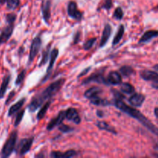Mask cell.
Returning a JSON list of instances; mask_svg holds the SVG:
<instances>
[{
  "label": "cell",
  "instance_id": "6da1fadb",
  "mask_svg": "<svg viewBox=\"0 0 158 158\" xmlns=\"http://www.w3.org/2000/svg\"><path fill=\"white\" fill-rule=\"evenodd\" d=\"M114 105H115L119 110H120L123 111V113H125V114H127V115H129L130 117H133V118L138 120V121L140 122L143 126H144L148 131H151L152 134H154V135H156L158 137V128L155 126V125L153 124L151 122V120H148L142 113H140V111L137 110V109H134V107H131V106L127 105L126 103L123 101V100H116L115 99V100H114Z\"/></svg>",
  "mask_w": 158,
  "mask_h": 158
},
{
  "label": "cell",
  "instance_id": "7a4b0ae2",
  "mask_svg": "<svg viewBox=\"0 0 158 158\" xmlns=\"http://www.w3.org/2000/svg\"><path fill=\"white\" fill-rule=\"evenodd\" d=\"M65 83L64 79H60V80H56V81L53 82L51 83L48 87H46L44 89L43 92L39 95L35 96L29 105L28 106L29 111L30 112H35L37 109L40 107L46 100H49L52 97H53L60 89L62 86H63Z\"/></svg>",
  "mask_w": 158,
  "mask_h": 158
},
{
  "label": "cell",
  "instance_id": "3957f363",
  "mask_svg": "<svg viewBox=\"0 0 158 158\" xmlns=\"http://www.w3.org/2000/svg\"><path fill=\"white\" fill-rule=\"evenodd\" d=\"M17 134L16 131H13L10 136L9 137L8 140L5 143L4 146H3L2 149L1 151V157H8L12 154L13 151L15 148V144H16L17 141Z\"/></svg>",
  "mask_w": 158,
  "mask_h": 158
},
{
  "label": "cell",
  "instance_id": "277c9868",
  "mask_svg": "<svg viewBox=\"0 0 158 158\" xmlns=\"http://www.w3.org/2000/svg\"><path fill=\"white\" fill-rule=\"evenodd\" d=\"M41 45L42 40L40 39V36L35 37L33 40V41H32V44H31L30 52H29V64H30L33 61L35 57L39 53V52L40 50V48H41Z\"/></svg>",
  "mask_w": 158,
  "mask_h": 158
},
{
  "label": "cell",
  "instance_id": "5b68a950",
  "mask_svg": "<svg viewBox=\"0 0 158 158\" xmlns=\"http://www.w3.org/2000/svg\"><path fill=\"white\" fill-rule=\"evenodd\" d=\"M32 143H33V137L23 139L19 142V143L18 145V148L16 149V151H18V153L19 154V155H25L30 150Z\"/></svg>",
  "mask_w": 158,
  "mask_h": 158
},
{
  "label": "cell",
  "instance_id": "8992f818",
  "mask_svg": "<svg viewBox=\"0 0 158 158\" xmlns=\"http://www.w3.org/2000/svg\"><path fill=\"white\" fill-rule=\"evenodd\" d=\"M92 82H96L98 83H103V84H107L106 79L103 76V72H97L95 73L92 74L89 77L85 79L83 81V84H88Z\"/></svg>",
  "mask_w": 158,
  "mask_h": 158
},
{
  "label": "cell",
  "instance_id": "52a82bcc",
  "mask_svg": "<svg viewBox=\"0 0 158 158\" xmlns=\"http://www.w3.org/2000/svg\"><path fill=\"white\" fill-rule=\"evenodd\" d=\"M14 23H8L7 26L0 32V45L6 43L12 36L13 32Z\"/></svg>",
  "mask_w": 158,
  "mask_h": 158
},
{
  "label": "cell",
  "instance_id": "ba28073f",
  "mask_svg": "<svg viewBox=\"0 0 158 158\" xmlns=\"http://www.w3.org/2000/svg\"><path fill=\"white\" fill-rule=\"evenodd\" d=\"M67 12L68 15L71 17V18L77 20H80L83 16V14L82 12H80V11L77 9V3L75 2H69V4L67 6Z\"/></svg>",
  "mask_w": 158,
  "mask_h": 158
},
{
  "label": "cell",
  "instance_id": "9c48e42d",
  "mask_svg": "<svg viewBox=\"0 0 158 158\" xmlns=\"http://www.w3.org/2000/svg\"><path fill=\"white\" fill-rule=\"evenodd\" d=\"M65 114H66V110L60 111L58 114V115H57L55 118L51 120V121L49 122V124L46 127V129H47L48 131H52V129H54V128L56 127L57 126L61 124V123H63V120H64V119H66Z\"/></svg>",
  "mask_w": 158,
  "mask_h": 158
},
{
  "label": "cell",
  "instance_id": "30bf717a",
  "mask_svg": "<svg viewBox=\"0 0 158 158\" xmlns=\"http://www.w3.org/2000/svg\"><path fill=\"white\" fill-rule=\"evenodd\" d=\"M144 100L145 97L143 94L134 93V94L129 98L128 101H129L130 104L134 107H140L143 105Z\"/></svg>",
  "mask_w": 158,
  "mask_h": 158
},
{
  "label": "cell",
  "instance_id": "8fae6325",
  "mask_svg": "<svg viewBox=\"0 0 158 158\" xmlns=\"http://www.w3.org/2000/svg\"><path fill=\"white\" fill-rule=\"evenodd\" d=\"M65 117H66V119H67L68 120H70V121H73L76 124H79L81 121L80 115H79L78 112H77L75 108H69L67 110H66Z\"/></svg>",
  "mask_w": 158,
  "mask_h": 158
},
{
  "label": "cell",
  "instance_id": "7c38bea8",
  "mask_svg": "<svg viewBox=\"0 0 158 158\" xmlns=\"http://www.w3.org/2000/svg\"><path fill=\"white\" fill-rule=\"evenodd\" d=\"M58 55H59V50L57 49H54L53 50L50 52V60H49V66H48L47 70H46V75L45 76L44 80H43V82L46 81V80H47V78L49 77V74H50L51 72H52V68H53L54 64H55L56 60Z\"/></svg>",
  "mask_w": 158,
  "mask_h": 158
},
{
  "label": "cell",
  "instance_id": "4fadbf2b",
  "mask_svg": "<svg viewBox=\"0 0 158 158\" xmlns=\"http://www.w3.org/2000/svg\"><path fill=\"white\" fill-rule=\"evenodd\" d=\"M107 84L119 85L122 83V77L120 73L117 71H111L106 78Z\"/></svg>",
  "mask_w": 158,
  "mask_h": 158
},
{
  "label": "cell",
  "instance_id": "5bb4252c",
  "mask_svg": "<svg viewBox=\"0 0 158 158\" xmlns=\"http://www.w3.org/2000/svg\"><path fill=\"white\" fill-rule=\"evenodd\" d=\"M50 6L51 0H45L42 5V13H43V17L46 23H49V19L51 16Z\"/></svg>",
  "mask_w": 158,
  "mask_h": 158
},
{
  "label": "cell",
  "instance_id": "9a60e30c",
  "mask_svg": "<svg viewBox=\"0 0 158 158\" xmlns=\"http://www.w3.org/2000/svg\"><path fill=\"white\" fill-rule=\"evenodd\" d=\"M77 155V152L74 150H69L66 152L62 153L60 151H52L51 153L50 156L54 158H66V157H73Z\"/></svg>",
  "mask_w": 158,
  "mask_h": 158
},
{
  "label": "cell",
  "instance_id": "2e32d148",
  "mask_svg": "<svg viewBox=\"0 0 158 158\" xmlns=\"http://www.w3.org/2000/svg\"><path fill=\"white\" fill-rule=\"evenodd\" d=\"M140 77L142 79L147 81H151L155 82L158 80V73L154 71L150 70H143L140 72Z\"/></svg>",
  "mask_w": 158,
  "mask_h": 158
},
{
  "label": "cell",
  "instance_id": "e0dca14e",
  "mask_svg": "<svg viewBox=\"0 0 158 158\" xmlns=\"http://www.w3.org/2000/svg\"><path fill=\"white\" fill-rule=\"evenodd\" d=\"M111 26L110 24H106L104 26V29H103V35H102L101 37V40H100V47H103L104 45H106V43H107L108 40L110 37V34H111Z\"/></svg>",
  "mask_w": 158,
  "mask_h": 158
},
{
  "label": "cell",
  "instance_id": "ac0fdd59",
  "mask_svg": "<svg viewBox=\"0 0 158 158\" xmlns=\"http://www.w3.org/2000/svg\"><path fill=\"white\" fill-rule=\"evenodd\" d=\"M158 36V30H149L147 31L142 37L140 38L139 43H148V42L151 41L152 39L155 38V37Z\"/></svg>",
  "mask_w": 158,
  "mask_h": 158
},
{
  "label": "cell",
  "instance_id": "d6986e66",
  "mask_svg": "<svg viewBox=\"0 0 158 158\" xmlns=\"http://www.w3.org/2000/svg\"><path fill=\"white\" fill-rule=\"evenodd\" d=\"M10 78L11 77L9 74L5 76L4 78H3L2 84L0 86V99H2L4 97L5 94H6V90L8 89V86H9V83L10 82Z\"/></svg>",
  "mask_w": 158,
  "mask_h": 158
},
{
  "label": "cell",
  "instance_id": "ffe728a7",
  "mask_svg": "<svg viewBox=\"0 0 158 158\" xmlns=\"http://www.w3.org/2000/svg\"><path fill=\"white\" fill-rule=\"evenodd\" d=\"M25 102H26V98H23L21 99L20 100H19V101L17 102V103H15V104L12 105V106L9 108V112H8V116H9V117H11V116L14 115L15 113L18 112V111L21 109L22 106H23Z\"/></svg>",
  "mask_w": 158,
  "mask_h": 158
},
{
  "label": "cell",
  "instance_id": "44dd1931",
  "mask_svg": "<svg viewBox=\"0 0 158 158\" xmlns=\"http://www.w3.org/2000/svg\"><path fill=\"white\" fill-rule=\"evenodd\" d=\"M102 93V89L100 88L97 87V86H94V87L89 88L88 90H86L85 92L84 96L85 97L88 99H91L93 97H95L97 96H99V94H100Z\"/></svg>",
  "mask_w": 158,
  "mask_h": 158
},
{
  "label": "cell",
  "instance_id": "7402d4cb",
  "mask_svg": "<svg viewBox=\"0 0 158 158\" xmlns=\"http://www.w3.org/2000/svg\"><path fill=\"white\" fill-rule=\"evenodd\" d=\"M97 126L99 129L103 130V131H107V132L111 133L113 134H117V131L114 129L113 127H111L110 125L108 124L107 123L104 121H98L97 123Z\"/></svg>",
  "mask_w": 158,
  "mask_h": 158
},
{
  "label": "cell",
  "instance_id": "603a6c76",
  "mask_svg": "<svg viewBox=\"0 0 158 158\" xmlns=\"http://www.w3.org/2000/svg\"><path fill=\"white\" fill-rule=\"evenodd\" d=\"M89 100H90L91 103H93L94 105H97V106H108V105H110V102L107 100L100 98L99 96L93 97V98L89 99Z\"/></svg>",
  "mask_w": 158,
  "mask_h": 158
},
{
  "label": "cell",
  "instance_id": "cb8c5ba5",
  "mask_svg": "<svg viewBox=\"0 0 158 158\" xmlns=\"http://www.w3.org/2000/svg\"><path fill=\"white\" fill-rule=\"evenodd\" d=\"M123 34H124V26H123V25H120L118 29V31H117V34H116L115 37H114V40H113V46H115V45L118 44L120 43L121 39L123 38Z\"/></svg>",
  "mask_w": 158,
  "mask_h": 158
},
{
  "label": "cell",
  "instance_id": "d4e9b609",
  "mask_svg": "<svg viewBox=\"0 0 158 158\" xmlns=\"http://www.w3.org/2000/svg\"><path fill=\"white\" fill-rule=\"evenodd\" d=\"M120 91L126 94H132L135 92V89L131 83H123L120 86Z\"/></svg>",
  "mask_w": 158,
  "mask_h": 158
},
{
  "label": "cell",
  "instance_id": "484cf974",
  "mask_svg": "<svg viewBox=\"0 0 158 158\" xmlns=\"http://www.w3.org/2000/svg\"><path fill=\"white\" fill-rule=\"evenodd\" d=\"M50 104L51 101L50 100H48V102L45 103L42 106L41 109L40 110V111L38 112V114H37V119H38V120H41V119H43V117H44L46 112H47L48 109H49V107L50 106Z\"/></svg>",
  "mask_w": 158,
  "mask_h": 158
},
{
  "label": "cell",
  "instance_id": "4316f807",
  "mask_svg": "<svg viewBox=\"0 0 158 158\" xmlns=\"http://www.w3.org/2000/svg\"><path fill=\"white\" fill-rule=\"evenodd\" d=\"M134 73V69L130 66H123L120 69V73L124 77H128Z\"/></svg>",
  "mask_w": 158,
  "mask_h": 158
},
{
  "label": "cell",
  "instance_id": "83f0119b",
  "mask_svg": "<svg viewBox=\"0 0 158 158\" xmlns=\"http://www.w3.org/2000/svg\"><path fill=\"white\" fill-rule=\"evenodd\" d=\"M49 48L50 46H46V49L43 51V56H42V60L40 61V64H39V66H43L46 63V62L48 61V59H49Z\"/></svg>",
  "mask_w": 158,
  "mask_h": 158
},
{
  "label": "cell",
  "instance_id": "f1b7e54d",
  "mask_svg": "<svg viewBox=\"0 0 158 158\" xmlns=\"http://www.w3.org/2000/svg\"><path fill=\"white\" fill-rule=\"evenodd\" d=\"M6 3H7V8L9 9H15L19 6L20 1L19 0H6Z\"/></svg>",
  "mask_w": 158,
  "mask_h": 158
},
{
  "label": "cell",
  "instance_id": "f546056e",
  "mask_svg": "<svg viewBox=\"0 0 158 158\" xmlns=\"http://www.w3.org/2000/svg\"><path fill=\"white\" fill-rule=\"evenodd\" d=\"M24 113H25V110H22L21 111H19V112L17 114L16 117H15V123H14L15 127L19 126V123H21L22 120H23V115H24Z\"/></svg>",
  "mask_w": 158,
  "mask_h": 158
},
{
  "label": "cell",
  "instance_id": "4dcf8cb0",
  "mask_svg": "<svg viewBox=\"0 0 158 158\" xmlns=\"http://www.w3.org/2000/svg\"><path fill=\"white\" fill-rule=\"evenodd\" d=\"M96 40H97L96 38H92L89 39L88 41H86V43H84V45H83V48H84L85 50H89V49H91L92 46H94V43H95Z\"/></svg>",
  "mask_w": 158,
  "mask_h": 158
},
{
  "label": "cell",
  "instance_id": "1f68e13d",
  "mask_svg": "<svg viewBox=\"0 0 158 158\" xmlns=\"http://www.w3.org/2000/svg\"><path fill=\"white\" fill-rule=\"evenodd\" d=\"M123 16V10H122L121 8L118 7L117 9H116L115 12H114V18L117 20H120V19H122Z\"/></svg>",
  "mask_w": 158,
  "mask_h": 158
},
{
  "label": "cell",
  "instance_id": "d6a6232c",
  "mask_svg": "<svg viewBox=\"0 0 158 158\" xmlns=\"http://www.w3.org/2000/svg\"><path fill=\"white\" fill-rule=\"evenodd\" d=\"M26 77V70H23L18 76H17L16 80H15V85H20L24 80Z\"/></svg>",
  "mask_w": 158,
  "mask_h": 158
},
{
  "label": "cell",
  "instance_id": "836d02e7",
  "mask_svg": "<svg viewBox=\"0 0 158 158\" xmlns=\"http://www.w3.org/2000/svg\"><path fill=\"white\" fill-rule=\"evenodd\" d=\"M59 130L63 133H69L71 132L72 131H73V129L72 127H70L69 126H67V125L63 124V123L59 125Z\"/></svg>",
  "mask_w": 158,
  "mask_h": 158
},
{
  "label": "cell",
  "instance_id": "e575fe53",
  "mask_svg": "<svg viewBox=\"0 0 158 158\" xmlns=\"http://www.w3.org/2000/svg\"><path fill=\"white\" fill-rule=\"evenodd\" d=\"M15 18H16V15L14 13H9L7 14L6 16V20L7 22V23H14L15 22Z\"/></svg>",
  "mask_w": 158,
  "mask_h": 158
},
{
  "label": "cell",
  "instance_id": "d590c367",
  "mask_svg": "<svg viewBox=\"0 0 158 158\" xmlns=\"http://www.w3.org/2000/svg\"><path fill=\"white\" fill-rule=\"evenodd\" d=\"M113 94H114V96L115 97L116 100H123L124 99V96L121 94L119 91L116 90V89H112Z\"/></svg>",
  "mask_w": 158,
  "mask_h": 158
},
{
  "label": "cell",
  "instance_id": "8d00e7d4",
  "mask_svg": "<svg viewBox=\"0 0 158 158\" xmlns=\"http://www.w3.org/2000/svg\"><path fill=\"white\" fill-rule=\"evenodd\" d=\"M112 6H113L112 0H105L103 5V8L105 9H110L112 8Z\"/></svg>",
  "mask_w": 158,
  "mask_h": 158
},
{
  "label": "cell",
  "instance_id": "74e56055",
  "mask_svg": "<svg viewBox=\"0 0 158 158\" xmlns=\"http://www.w3.org/2000/svg\"><path fill=\"white\" fill-rule=\"evenodd\" d=\"M80 32H77V33L75 35V37H74L73 44H77V43L79 42V40H80Z\"/></svg>",
  "mask_w": 158,
  "mask_h": 158
},
{
  "label": "cell",
  "instance_id": "f35d334b",
  "mask_svg": "<svg viewBox=\"0 0 158 158\" xmlns=\"http://www.w3.org/2000/svg\"><path fill=\"white\" fill-rule=\"evenodd\" d=\"M14 95H15V92H14V91H12V92H11L10 94H9V97H8V99H7V100H6V104H8V103H9V100H10L11 99H12V97H13Z\"/></svg>",
  "mask_w": 158,
  "mask_h": 158
},
{
  "label": "cell",
  "instance_id": "ab89813d",
  "mask_svg": "<svg viewBox=\"0 0 158 158\" xmlns=\"http://www.w3.org/2000/svg\"><path fill=\"white\" fill-rule=\"evenodd\" d=\"M152 86L154 88H155V89H158V80L155 82H152Z\"/></svg>",
  "mask_w": 158,
  "mask_h": 158
},
{
  "label": "cell",
  "instance_id": "60d3db41",
  "mask_svg": "<svg viewBox=\"0 0 158 158\" xmlns=\"http://www.w3.org/2000/svg\"><path fill=\"white\" fill-rule=\"evenodd\" d=\"M89 69H90V67H88V68H87V69H86V70H83V73H81V74H80V76H79V77H82V76H83V75H84V74H86V73H87V72H88V71H89Z\"/></svg>",
  "mask_w": 158,
  "mask_h": 158
},
{
  "label": "cell",
  "instance_id": "b9f144b4",
  "mask_svg": "<svg viewBox=\"0 0 158 158\" xmlns=\"http://www.w3.org/2000/svg\"><path fill=\"white\" fill-rule=\"evenodd\" d=\"M154 114H155V117H157L158 120V108L157 107H156L155 109H154Z\"/></svg>",
  "mask_w": 158,
  "mask_h": 158
},
{
  "label": "cell",
  "instance_id": "7bdbcfd3",
  "mask_svg": "<svg viewBox=\"0 0 158 158\" xmlns=\"http://www.w3.org/2000/svg\"><path fill=\"white\" fill-rule=\"evenodd\" d=\"M97 115H98L100 117H103V113L101 112V111H100V110L97 111Z\"/></svg>",
  "mask_w": 158,
  "mask_h": 158
},
{
  "label": "cell",
  "instance_id": "ee69618b",
  "mask_svg": "<svg viewBox=\"0 0 158 158\" xmlns=\"http://www.w3.org/2000/svg\"><path fill=\"white\" fill-rule=\"evenodd\" d=\"M5 2H6V0H0V4H4Z\"/></svg>",
  "mask_w": 158,
  "mask_h": 158
},
{
  "label": "cell",
  "instance_id": "f6af8a7d",
  "mask_svg": "<svg viewBox=\"0 0 158 158\" xmlns=\"http://www.w3.org/2000/svg\"><path fill=\"white\" fill-rule=\"evenodd\" d=\"M154 149H155L157 151H158V143L155 145V147H154Z\"/></svg>",
  "mask_w": 158,
  "mask_h": 158
},
{
  "label": "cell",
  "instance_id": "bcb514c9",
  "mask_svg": "<svg viewBox=\"0 0 158 158\" xmlns=\"http://www.w3.org/2000/svg\"><path fill=\"white\" fill-rule=\"evenodd\" d=\"M157 9H158V5H157Z\"/></svg>",
  "mask_w": 158,
  "mask_h": 158
}]
</instances>
